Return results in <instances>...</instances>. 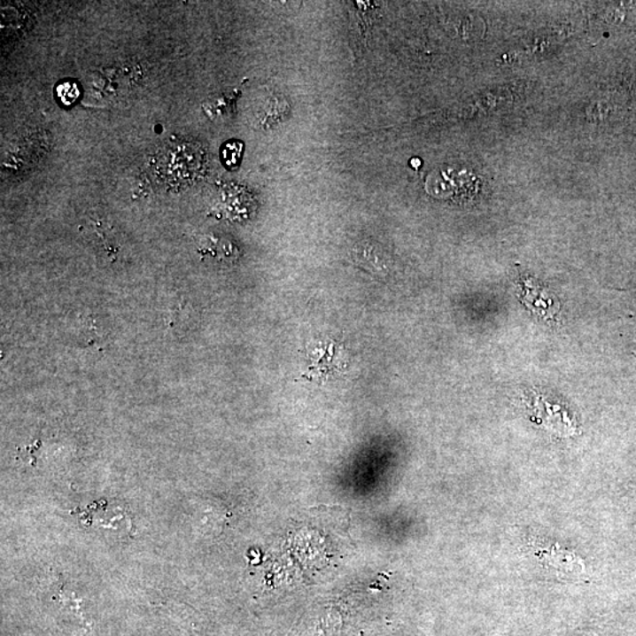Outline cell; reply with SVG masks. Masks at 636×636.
Here are the masks:
<instances>
[{
  "label": "cell",
  "mask_w": 636,
  "mask_h": 636,
  "mask_svg": "<svg viewBox=\"0 0 636 636\" xmlns=\"http://www.w3.org/2000/svg\"><path fill=\"white\" fill-rule=\"evenodd\" d=\"M291 113V105L282 96H271L256 111L257 120L264 128L281 124Z\"/></svg>",
  "instance_id": "obj_1"
},
{
  "label": "cell",
  "mask_w": 636,
  "mask_h": 636,
  "mask_svg": "<svg viewBox=\"0 0 636 636\" xmlns=\"http://www.w3.org/2000/svg\"><path fill=\"white\" fill-rule=\"evenodd\" d=\"M205 255H212L213 257L220 256L221 259L229 260L236 259L238 256L237 249L230 242H223L221 239L210 238L206 239V245L202 248Z\"/></svg>",
  "instance_id": "obj_2"
},
{
  "label": "cell",
  "mask_w": 636,
  "mask_h": 636,
  "mask_svg": "<svg viewBox=\"0 0 636 636\" xmlns=\"http://www.w3.org/2000/svg\"><path fill=\"white\" fill-rule=\"evenodd\" d=\"M81 96L80 85L77 81H63L57 84L56 97L64 106L74 105Z\"/></svg>",
  "instance_id": "obj_4"
},
{
  "label": "cell",
  "mask_w": 636,
  "mask_h": 636,
  "mask_svg": "<svg viewBox=\"0 0 636 636\" xmlns=\"http://www.w3.org/2000/svg\"><path fill=\"white\" fill-rule=\"evenodd\" d=\"M244 145L239 141H229L221 146V159L228 169H236L241 163Z\"/></svg>",
  "instance_id": "obj_3"
},
{
  "label": "cell",
  "mask_w": 636,
  "mask_h": 636,
  "mask_svg": "<svg viewBox=\"0 0 636 636\" xmlns=\"http://www.w3.org/2000/svg\"><path fill=\"white\" fill-rule=\"evenodd\" d=\"M232 103H235L232 95L221 94L214 98L213 102L210 103L206 107L212 111V116L223 117V109H221V107H225V110H227L229 113H231L232 109H234Z\"/></svg>",
  "instance_id": "obj_5"
}]
</instances>
